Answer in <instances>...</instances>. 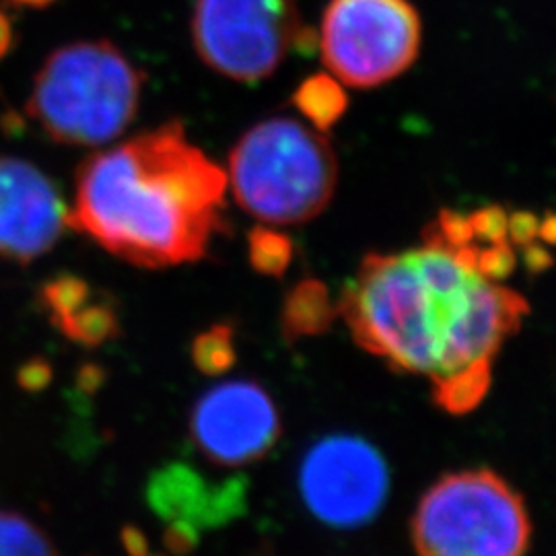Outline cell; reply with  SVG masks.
<instances>
[{
    "mask_svg": "<svg viewBox=\"0 0 556 556\" xmlns=\"http://www.w3.org/2000/svg\"><path fill=\"white\" fill-rule=\"evenodd\" d=\"M422 25L408 0H330L319 50L338 83L371 89L396 79L417 60Z\"/></svg>",
    "mask_w": 556,
    "mask_h": 556,
    "instance_id": "obj_6",
    "label": "cell"
},
{
    "mask_svg": "<svg viewBox=\"0 0 556 556\" xmlns=\"http://www.w3.org/2000/svg\"><path fill=\"white\" fill-rule=\"evenodd\" d=\"M233 361L231 338L227 330H213L211 334L202 337L197 344V363L202 369H223L229 367Z\"/></svg>",
    "mask_w": 556,
    "mask_h": 556,
    "instance_id": "obj_16",
    "label": "cell"
},
{
    "mask_svg": "<svg viewBox=\"0 0 556 556\" xmlns=\"http://www.w3.org/2000/svg\"><path fill=\"white\" fill-rule=\"evenodd\" d=\"M298 103L301 112L321 130L342 116L346 100L334 80L316 77L303 83V87L299 89Z\"/></svg>",
    "mask_w": 556,
    "mask_h": 556,
    "instance_id": "obj_13",
    "label": "cell"
},
{
    "mask_svg": "<svg viewBox=\"0 0 556 556\" xmlns=\"http://www.w3.org/2000/svg\"><path fill=\"white\" fill-rule=\"evenodd\" d=\"M318 314L326 318V298L321 289L301 287L289 307V324L295 332H309L316 330V324L324 321Z\"/></svg>",
    "mask_w": 556,
    "mask_h": 556,
    "instance_id": "obj_14",
    "label": "cell"
},
{
    "mask_svg": "<svg viewBox=\"0 0 556 556\" xmlns=\"http://www.w3.org/2000/svg\"><path fill=\"white\" fill-rule=\"evenodd\" d=\"M140 91L142 75L114 43L77 41L46 59L27 114L56 142L96 147L126 130Z\"/></svg>",
    "mask_w": 556,
    "mask_h": 556,
    "instance_id": "obj_4",
    "label": "cell"
},
{
    "mask_svg": "<svg viewBox=\"0 0 556 556\" xmlns=\"http://www.w3.org/2000/svg\"><path fill=\"white\" fill-rule=\"evenodd\" d=\"M227 174L165 124L83 163L68 223L142 268L200 260L223 231Z\"/></svg>",
    "mask_w": 556,
    "mask_h": 556,
    "instance_id": "obj_2",
    "label": "cell"
},
{
    "mask_svg": "<svg viewBox=\"0 0 556 556\" xmlns=\"http://www.w3.org/2000/svg\"><path fill=\"white\" fill-rule=\"evenodd\" d=\"M280 433L277 406L264 388L248 379L215 386L192 413V438L220 466H245L266 456Z\"/></svg>",
    "mask_w": 556,
    "mask_h": 556,
    "instance_id": "obj_9",
    "label": "cell"
},
{
    "mask_svg": "<svg viewBox=\"0 0 556 556\" xmlns=\"http://www.w3.org/2000/svg\"><path fill=\"white\" fill-rule=\"evenodd\" d=\"M68 225V208L48 176L27 161L0 160V258L29 264Z\"/></svg>",
    "mask_w": 556,
    "mask_h": 556,
    "instance_id": "obj_10",
    "label": "cell"
},
{
    "mask_svg": "<svg viewBox=\"0 0 556 556\" xmlns=\"http://www.w3.org/2000/svg\"><path fill=\"white\" fill-rule=\"evenodd\" d=\"M11 46H13V27L9 17L0 11V59L7 56Z\"/></svg>",
    "mask_w": 556,
    "mask_h": 556,
    "instance_id": "obj_17",
    "label": "cell"
},
{
    "mask_svg": "<svg viewBox=\"0 0 556 556\" xmlns=\"http://www.w3.org/2000/svg\"><path fill=\"white\" fill-rule=\"evenodd\" d=\"M291 256V248L282 238L268 231H256L252 238V258L264 273H282Z\"/></svg>",
    "mask_w": 556,
    "mask_h": 556,
    "instance_id": "obj_15",
    "label": "cell"
},
{
    "mask_svg": "<svg viewBox=\"0 0 556 556\" xmlns=\"http://www.w3.org/2000/svg\"><path fill=\"white\" fill-rule=\"evenodd\" d=\"M130 556H149L142 548L140 551H135V548H130Z\"/></svg>",
    "mask_w": 556,
    "mask_h": 556,
    "instance_id": "obj_19",
    "label": "cell"
},
{
    "mask_svg": "<svg viewBox=\"0 0 556 556\" xmlns=\"http://www.w3.org/2000/svg\"><path fill=\"white\" fill-rule=\"evenodd\" d=\"M227 186L239 206L266 225H301L334 197L337 153L324 132L295 118L264 119L229 155Z\"/></svg>",
    "mask_w": 556,
    "mask_h": 556,
    "instance_id": "obj_3",
    "label": "cell"
},
{
    "mask_svg": "<svg viewBox=\"0 0 556 556\" xmlns=\"http://www.w3.org/2000/svg\"><path fill=\"white\" fill-rule=\"evenodd\" d=\"M511 268L507 241H484L470 217L443 213L422 245L363 260L340 314L365 351L429 379L450 413H468L528 314L526 299L498 282Z\"/></svg>",
    "mask_w": 556,
    "mask_h": 556,
    "instance_id": "obj_1",
    "label": "cell"
},
{
    "mask_svg": "<svg viewBox=\"0 0 556 556\" xmlns=\"http://www.w3.org/2000/svg\"><path fill=\"white\" fill-rule=\"evenodd\" d=\"M530 538L523 498L491 470L441 478L413 519L418 556H523Z\"/></svg>",
    "mask_w": 556,
    "mask_h": 556,
    "instance_id": "obj_5",
    "label": "cell"
},
{
    "mask_svg": "<svg viewBox=\"0 0 556 556\" xmlns=\"http://www.w3.org/2000/svg\"><path fill=\"white\" fill-rule=\"evenodd\" d=\"M87 285L79 278L62 277L43 291L48 305L54 309L64 330L79 338H103L112 332L114 319L105 307H89Z\"/></svg>",
    "mask_w": 556,
    "mask_h": 556,
    "instance_id": "obj_11",
    "label": "cell"
},
{
    "mask_svg": "<svg viewBox=\"0 0 556 556\" xmlns=\"http://www.w3.org/2000/svg\"><path fill=\"white\" fill-rule=\"evenodd\" d=\"M0 556H59L52 540L36 521L0 509Z\"/></svg>",
    "mask_w": 556,
    "mask_h": 556,
    "instance_id": "obj_12",
    "label": "cell"
},
{
    "mask_svg": "<svg viewBox=\"0 0 556 556\" xmlns=\"http://www.w3.org/2000/svg\"><path fill=\"white\" fill-rule=\"evenodd\" d=\"M13 2H17L21 7H31V9H46L48 4H52V2H56V0H13Z\"/></svg>",
    "mask_w": 556,
    "mask_h": 556,
    "instance_id": "obj_18",
    "label": "cell"
},
{
    "mask_svg": "<svg viewBox=\"0 0 556 556\" xmlns=\"http://www.w3.org/2000/svg\"><path fill=\"white\" fill-rule=\"evenodd\" d=\"M299 491L319 521L358 528L383 507L390 493V470L369 441L332 435L314 443L303 457Z\"/></svg>",
    "mask_w": 556,
    "mask_h": 556,
    "instance_id": "obj_8",
    "label": "cell"
},
{
    "mask_svg": "<svg viewBox=\"0 0 556 556\" xmlns=\"http://www.w3.org/2000/svg\"><path fill=\"white\" fill-rule=\"evenodd\" d=\"M301 34L295 0H197L192 38L215 73L241 83L270 77Z\"/></svg>",
    "mask_w": 556,
    "mask_h": 556,
    "instance_id": "obj_7",
    "label": "cell"
}]
</instances>
